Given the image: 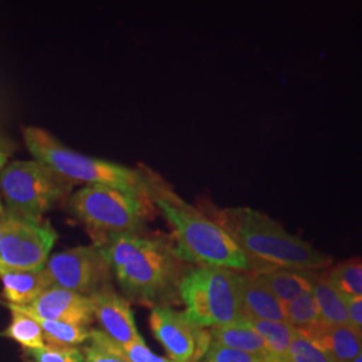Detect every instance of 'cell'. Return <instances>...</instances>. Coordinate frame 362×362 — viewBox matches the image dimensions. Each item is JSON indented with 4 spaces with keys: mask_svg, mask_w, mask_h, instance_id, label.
<instances>
[{
    "mask_svg": "<svg viewBox=\"0 0 362 362\" xmlns=\"http://www.w3.org/2000/svg\"><path fill=\"white\" fill-rule=\"evenodd\" d=\"M215 221L246 254L254 274L278 269L317 272L332 262L308 242L287 233L281 223L257 209L226 208L216 214Z\"/></svg>",
    "mask_w": 362,
    "mask_h": 362,
    "instance_id": "cell-3",
    "label": "cell"
},
{
    "mask_svg": "<svg viewBox=\"0 0 362 362\" xmlns=\"http://www.w3.org/2000/svg\"><path fill=\"white\" fill-rule=\"evenodd\" d=\"M149 325L172 362H202L212 342L209 330L199 327L184 311L170 306L152 309Z\"/></svg>",
    "mask_w": 362,
    "mask_h": 362,
    "instance_id": "cell-10",
    "label": "cell"
},
{
    "mask_svg": "<svg viewBox=\"0 0 362 362\" xmlns=\"http://www.w3.org/2000/svg\"><path fill=\"white\" fill-rule=\"evenodd\" d=\"M74 185L76 182L37 160L13 161L0 172V194L6 211L27 219H42L70 197Z\"/></svg>",
    "mask_w": 362,
    "mask_h": 362,
    "instance_id": "cell-7",
    "label": "cell"
},
{
    "mask_svg": "<svg viewBox=\"0 0 362 362\" xmlns=\"http://www.w3.org/2000/svg\"><path fill=\"white\" fill-rule=\"evenodd\" d=\"M13 149V145L8 143L7 140H4L3 137H0V152H3V153H7L8 151H11ZM8 155V153H7Z\"/></svg>",
    "mask_w": 362,
    "mask_h": 362,
    "instance_id": "cell-31",
    "label": "cell"
},
{
    "mask_svg": "<svg viewBox=\"0 0 362 362\" xmlns=\"http://www.w3.org/2000/svg\"><path fill=\"white\" fill-rule=\"evenodd\" d=\"M252 329L262 337L269 346L274 362H288V350L294 334V329L287 322H272L246 320Z\"/></svg>",
    "mask_w": 362,
    "mask_h": 362,
    "instance_id": "cell-19",
    "label": "cell"
},
{
    "mask_svg": "<svg viewBox=\"0 0 362 362\" xmlns=\"http://www.w3.org/2000/svg\"><path fill=\"white\" fill-rule=\"evenodd\" d=\"M23 139L34 160L67 180L86 182V185H106L149 200L153 173L148 169L128 168L103 158L78 153L58 141L47 130L37 127L23 128Z\"/></svg>",
    "mask_w": 362,
    "mask_h": 362,
    "instance_id": "cell-4",
    "label": "cell"
},
{
    "mask_svg": "<svg viewBox=\"0 0 362 362\" xmlns=\"http://www.w3.org/2000/svg\"><path fill=\"white\" fill-rule=\"evenodd\" d=\"M286 321L293 329L305 336L324 325L317 302L311 293L303 294L296 300L285 305Z\"/></svg>",
    "mask_w": 362,
    "mask_h": 362,
    "instance_id": "cell-20",
    "label": "cell"
},
{
    "mask_svg": "<svg viewBox=\"0 0 362 362\" xmlns=\"http://www.w3.org/2000/svg\"><path fill=\"white\" fill-rule=\"evenodd\" d=\"M257 275L285 306L303 294L311 293L315 272L278 269L259 272Z\"/></svg>",
    "mask_w": 362,
    "mask_h": 362,
    "instance_id": "cell-17",
    "label": "cell"
},
{
    "mask_svg": "<svg viewBox=\"0 0 362 362\" xmlns=\"http://www.w3.org/2000/svg\"><path fill=\"white\" fill-rule=\"evenodd\" d=\"M6 228H7V212H4L3 216H0V240L6 233Z\"/></svg>",
    "mask_w": 362,
    "mask_h": 362,
    "instance_id": "cell-30",
    "label": "cell"
},
{
    "mask_svg": "<svg viewBox=\"0 0 362 362\" xmlns=\"http://www.w3.org/2000/svg\"><path fill=\"white\" fill-rule=\"evenodd\" d=\"M94 320L101 325L103 332L121 346L140 337L130 303L117 293L115 287L105 288L91 296Z\"/></svg>",
    "mask_w": 362,
    "mask_h": 362,
    "instance_id": "cell-12",
    "label": "cell"
},
{
    "mask_svg": "<svg viewBox=\"0 0 362 362\" xmlns=\"http://www.w3.org/2000/svg\"><path fill=\"white\" fill-rule=\"evenodd\" d=\"M308 338L324 350L333 362H351L362 350V330L353 325H321Z\"/></svg>",
    "mask_w": 362,
    "mask_h": 362,
    "instance_id": "cell-14",
    "label": "cell"
},
{
    "mask_svg": "<svg viewBox=\"0 0 362 362\" xmlns=\"http://www.w3.org/2000/svg\"><path fill=\"white\" fill-rule=\"evenodd\" d=\"M103 247L124 298L149 308L180 303L179 287L191 267L173 242L148 233L109 236Z\"/></svg>",
    "mask_w": 362,
    "mask_h": 362,
    "instance_id": "cell-1",
    "label": "cell"
},
{
    "mask_svg": "<svg viewBox=\"0 0 362 362\" xmlns=\"http://www.w3.org/2000/svg\"><path fill=\"white\" fill-rule=\"evenodd\" d=\"M0 279L3 296L13 306H28L52 287L45 267L34 272H1Z\"/></svg>",
    "mask_w": 362,
    "mask_h": 362,
    "instance_id": "cell-15",
    "label": "cell"
},
{
    "mask_svg": "<svg viewBox=\"0 0 362 362\" xmlns=\"http://www.w3.org/2000/svg\"><path fill=\"white\" fill-rule=\"evenodd\" d=\"M7 160H8V155L0 152V172H1V169L4 168V167L8 164Z\"/></svg>",
    "mask_w": 362,
    "mask_h": 362,
    "instance_id": "cell-32",
    "label": "cell"
},
{
    "mask_svg": "<svg viewBox=\"0 0 362 362\" xmlns=\"http://www.w3.org/2000/svg\"><path fill=\"white\" fill-rule=\"evenodd\" d=\"M351 362H362V350L361 353H360V354H358V356H357V357H356V358H354Z\"/></svg>",
    "mask_w": 362,
    "mask_h": 362,
    "instance_id": "cell-34",
    "label": "cell"
},
{
    "mask_svg": "<svg viewBox=\"0 0 362 362\" xmlns=\"http://www.w3.org/2000/svg\"><path fill=\"white\" fill-rule=\"evenodd\" d=\"M327 276L346 299H362L361 259H351L337 264Z\"/></svg>",
    "mask_w": 362,
    "mask_h": 362,
    "instance_id": "cell-23",
    "label": "cell"
},
{
    "mask_svg": "<svg viewBox=\"0 0 362 362\" xmlns=\"http://www.w3.org/2000/svg\"><path fill=\"white\" fill-rule=\"evenodd\" d=\"M350 322L362 330V299H346Z\"/></svg>",
    "mask_w": 362,
    "mask_h": 362,
    "instance_id": "cell-29",
    "label": "cell"
},
{
    "mask_svg": "<svg viewBox=\"0 0 362 362\" xmlns=\"http://www.w3.org/2000/svg\"><path fill=\"white\" fill-rule=\"evenodd\" d=\"M89 344L82 348L86 362H130L122 353L121 345L117 344L103 330L91 329L89 333Z\"/></svg>",
    "mask_w": 362,
    "mask_h": 362,
    "instance_id": "cell-24",
    "label": "cell"
},
{
    "mask_svg": "<svg viewBox=\"0 0 362 362\" xmlns=\"http://www.w3.org/2000/svg\"><path fill=\"white\" fill-rule=\"evenodd\" d=\"M209 336L214 344L230 349L251 353L274 362L270 349L266 345L264 339L259 336L247 321L224 326H214L209 329Z\"/></svg>",
    "mask_w": 362,
    "mask_h": 362,
    "instance_id": "cell-16",
    "label": "cell"
},
{
    "mask_svg": "<svg viewBox=\"0 0 362 362\" xmlns=\"http://www.w3.org/2000/svg\"><path fill=\"white\" fill-rule=\"evenodd\" d=\"M28 362H86L82 350L70 346L45 345L43 348L27 349Z\"/></svg>",
    "mask_w": 362,
    "mask_h": 362,
    "instance_id": "cell-26",
    "label": "cell"
},
{
    "mask_svg": "<svg viewBox=\"0 0 362 362\" xmlns=\"http://www.w3.org/2000/svg\"><path fill=\"white\" fill-rule=\"evenodd\" d=\"M311 294L317 302L322 321L329 326H349V313L346 306V298L344 297L333 282L326 275L315 272Z\"/></svg>",
    "mask_w": 362,
    "mask_h": 362,
    "instance_id": "cell-18",
    "label": "cell"
},
{
    "mask_svg": "<svg viewBox=\"0 0 362 362\" xmlns=\"http://www.w3.org/2000/svg\"><path fill=\"white\" fill-rule=\"evenodd\" d=\"M240 306L246 320L287 322L285 306L254 272H238Z\"/></svg>",
    "mask_w": 362,
    "mask_h": 362,
    "instance_id": "cell-13",
    "label": "cell"
},
{
    "mask_svg": "<svg viewBox=\"0 0 362 362\" xmlns=\"http://www.w3.org/2000/svg\"><path fill=\"white\" fill-rule=\"evenodd\" d=\"M153 204L106 185H85L69 197V211L90 233L94 245L112 235L145 233Z\"/></svg>",
    "mask_w": 362,
    "mask_h": 362,
    "instance_id": "cell-5",
    "label": "cell"
},
{
    "mask_svg": "<svg viewBox=\"0 0 362 362\" xmlns=\"http://www.w3.org/2000/svg\"><path fill=\"white\" fill-rule=\"evenodd\" d=\"M13 313V321L10 326L0 333V336L8 337L19 342L26 349H37L45 346V337L38 322L22 311L10 309Z\"/></svg>",
    "mask_w": 362,
    "mask_h": 362,
    "instance_id": "cell-22",
    "label": "cell"
},
{
    "mask_svg": "<svg viewBox=\"0 0 362 362\" xmlns=\"http://www.w3.org/2000/svg\"><path fill=\"white\" fill-rule=\"evenodd\" d=\"M6 306L33 317L85 327L94 321L91 298L61 287H50L28 306Z\"/></svg>",
    "mask_w": 362,
    "mask_h": 362,
    "instance_id": "cell-11",
    "label": "cell"
},
{
    "mask_svg": "<svg viewBox=\"0 0 362 362\" xmlns=\"http://www.w3.org/2000/svg\"><path fill=\"white\" fill-rule=\"evenodd\" d=\"M6 212L7 228L0 240V274L43 269L58 239L52 223Z\"/></svg>",
    "mask_w": 362,
    "mask_h": 362,
    "instance_id": "cell-8",
    "label": "cell"
},
{
    "mask_svg": "<svg viewBox=\"0 0 362 362\" xmlns=\"http://www.w3.org/2000/svg\"><path fill=\"white\" fill-rule=\"evenodd\" d=\"M122 353L128 357L130 362H172L169 358L158 357L152 353L145 344L141 336L137 337L133 342L121 346Z\"/></svg>",
    "mask_w": 362,
    "mask_h": 362,
    "instance_id": "cell-28",
    "label": "cell"
},
{
    "mask_svg": "<svg viewBox=\"0 0 362 362\" xmlns=\"http://www.w3.org/2000/svg\"><path fill=\"white\" fill-rule=\"evenodd\" d=\"M30 317L38 322L42 332H43V337L49 342V345L76 348V345H81L89 339V333H90L89 327L66 324L61 321L43 320V318L33 317V315H30Z\"/></svg>",
    "mask_w": 362,
    "mask_h": 362,
    "instance_id": "cell-21",
    "label": "cell"
},
{
    "mask_svg": "<svg viewBox=\"0 0 362 362\" xmlns=\"http://www.w3.org/2000/svg\"><path fill=\"white\" fill-rule=\"evenodd\" d=\"M288 362H333L332 358L314 345L305 334L294 329L291 345L288 350Z\"/></svg>",
    "mask_w": 362,
    "mask_h": 362,
    "instance_id": "cell-25",
    "label": "cell"
},
{
    "mask_svg": "<svg viewBox=\"0 0 362 362\" xmlns=\"http://www.w3.org/2000/svg\"><path fill=\"white\" fill-rule=\"evenodd\" d=\"M149 200L168 221L176 252L185 263L252 272L250 259L233 236L218 221L184 202L155 173Z\"/></svg>",
    "mask_w": 362,
    "mask_h": 362,
    "instance_id": "cell-2",
    "label": "cell"
},
{
    "mask_svg": "<svg viewBox=\"0 0 362 362\" xmlns=\"http://www.w3.org/2000/svg\"><path fill=\"white\" fill-rule=\"evenodd\" d=\"M184 314L199 327H214L246 321L238 290V272L221 267H191L180 287Z\"/></svg>",
    "mask_w": 362,
    "mask_h": 362,
    "instance_id": "cell-6",
    "label": "cell"
},
{
    "mask_svg": "<svg viewBox=\"0 0 362 362\" xmlns=\"http://www.w3.org/2000/svg\"><path fill=\"white\" fill-rule=\"evenodd\" d=\"M45 270L52 287L91 297L113 287V272L103 247L79 246L52 255Z\"/></svg>",
    "mask_w": 362,
    "mask_h": 362,
    "instance_id": "cell-9",
    "label": "cell"
},
{
    "mask_svg": "<svg viewBox=\"0 0 362 362\" xmlns=\"http://www.w3.org/2000/svg\"><path fill=\"white\" fill-rule=\"evenodd\" d=\"M203 362H270L263 357L240 350L230 349L211 342Z\"/></svg>",
    "mask_w": 362,
    "mask_h": 362,
    "instance_id": "cell-27",
    "label": "cell"
},
{
    "mask_svg": "<svg viewBox=\"0 0 362 362\" xmlns=\"http://www.w3.org/2000/svg\"><path fill=\"white\" fill-rule=\"evenodd\" d=\"M6 212V208L3 206V202H1V194H0V216H3V214Z\"/></svg>",
    "mask_w": 362,
    "mask_h": 362,
    "instance_id": "cell-33",
    "label": "cell"
}]
</instances>
